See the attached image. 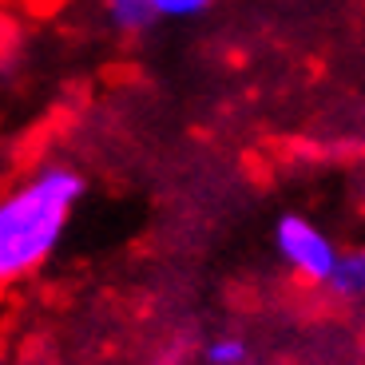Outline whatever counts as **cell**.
I'll list each match as a JSON object with an SVG mask.
<instances>
[{
	"label": "cell",
	"instance_id": "obj_6",
	"mask_svg": "<svg viewBox=\"0 0 365 365\" xmlns=\"http://www.w3.org/2000/svg\"><path fill=\"white\" fill-rule=\"evenodd\" d=\"M215 0H155L159 20H195L210 9Z\"/></svg>",
	"mask_w": 365,
	"mask_h": 365
},
{
	"label": "cell",
	"instance_id": "obj_1",
	"mask_svg": "<svg viewBox=\"0 0 365 365\" xmlns=\"http://www.w3.org/2000/svg\"><path fill=\"white\" fill-rule=\"evenodd\" d=\"M83 199V175L72 163L48 159L0 199V282H24L60 250L76 202Z\"/></svg>",
	"mask_w": 365,
	"mask_h": 365
},
{
	"label": "cell",
	"instance_id": "obj_3",
	"mask_svg": "<svg viewBox=\"0 0 365 365\" xmlns=\"http://www.w3.org/2000/svg\"><path fill=\"white\" fill-rule=\"evenodd\" d=\"M322 290H326L334 302H341V306L365 302V247L341 250L338 266H334V274H329V282L322 286Z\"/></svg>",
	"mask_w": 365,
	"mask_h": 365
},
{
	"label": "cell",
	"instance_id": "obj_4",
	"mask_svg": "<svg viewBox=\"0 0 365 365\" xmlns=\"http://www.w3.org/2000/svg\"><path fill=\"white\" fill-rule=\"evenodd\" d=\"M111 28L119 36H143L147 28L159 20V9L155 0H96Z\"/></svg>",
	"mask_w": 365,
	"mask_h": 365
},
{
	"label": "cell",
	"instance_id": "obj_2",
	"mask_svg": "<svg viewBox=\"0 0 365 365\" xmlns=\"http://www.w3.org/2000/svg\"><path fill=\"white\" fill-rule=\"evenodd\" d=\"M274 250L282 258V266L310 286H326L334 266L341 258V247L334 242L329 230H322L306 215H282L274 222Z\"/></svg>",
	"mask_w": 365,
	"mask_h": 365
},
{
	"label": "cell",
	"instance_id": "obj_5",
	"mask_svg": "<svg viewBox=\"0 0 365 365\" xmlns=\"http://www.w3.org/2000/svg\"><path fill=\"white\" fill-rule=\"evenodd\" d=\"M250 357V346L235 334H219V338H210L202 346V361L207 365H247Z\"/></svg>",
	"mask_w": 365,
	"mask_h": 365
},
{
	"label": "cell",
	"instance_id": "obj_7",
	"mask_svg": "<svg viewBox=\"0 0 365 365\" xmlns=\"http://www.w3.org/2000/svg\"><path fill=\"white\" fill-rule=\"evenodd\" d=\"M24 4H32V9H48V4H56V0H24Z\"/></svg>",
	"mask_w": 365,
	"mask_h": 365
}]
</instances>
